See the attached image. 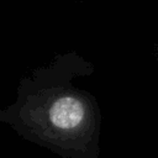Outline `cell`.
Here are the masks:
<instances>
[{"mask_svg": "<svg viewBox=\"0 0 158 158\" xmlns=\"http://www.w3.org/2000/svg\"><path fill=\"white\" fill-rule=\"evenodd\" d=\"M90 64L65 54L22 78L0 121L21 138L63 158H99L101 111L96 98L74 84Z\"/></svg>", "mask_w": 158, "mask_h": 158, "instance_id": "6da1fadb", "label": "cell"}]
</instances>
